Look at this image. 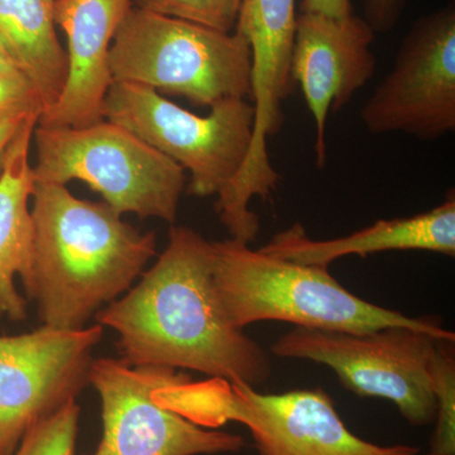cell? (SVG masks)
I'll use <instances>...</instances> for the list:
<instances>
[{
	"label": "cell",
	"instance_id": "6da1fadb",
	"mask_svg": "<svg viewBox=\"0 0 455 455\" xmlns=\"http://www.w3.org/2000/svg\"><path fill=\"white\" fill-rule=\"evenodd\" d=\"M97 323L118 334L116 347L132 366L196 371L253 387L271 376L268 353L230 324L221 307L212 242L188 227L171 228L155 265L99 311Z\"/></svg>",
	"mask_w": 455,
	"mask_h": 455
},
{
	"label": "cell",
	"instance_id": "7a4b0ae2",
	"mask_svg": "<svg viewBox=\"0 0 455 455\" xmlns=\"http://www.w3.org/2000/svg\"><path fill=\"white\" fill-rule=\"evenodd\" d=\"M33 290L44 325L82 329L121 298L157 254L155 232L140 233L106 203L79 199L66 185L35 182Z\"/></svg>",
	"mask_w": 455,
	"mask_h": 455
},
{
	"label": "cell",
	"instance_id": "3957f363",
	"mask_svg": "<svg viewBox=\"0 0 455 455\" xmlns=\"http://www.w3.org/2000/svg\"><path fill=\"white\" fill-rule=\"evenodd\" d=\"M212 281L230 324L286 322L301 328L368 333L407 326L455 339L436 316L410 317L348 291L328 266L301 265L252 250L235 239L212 242Z\"/></svg>",
	"mask_w": 455,
	"mask_h": 455
},
{
	"label": "cell",
	"instance_id": "277c9868",
	"mask_svg": "<svg viewBox=\"0 0 455 455\" xmlns=\"http://www.w3.org/2000/svg\"><path fill=\"white\" fill-rule=\"evenodd\" d=\"M113 83H131L212 108L250 99L252 55L238 32L132 7L109 51Z\"/></svg>",
	"mask_w": 455,
	"mask_h": 455
},
{
	"label": "cell",
	"instance_id": "5b68a950",
	"mask_svg": "<svg viewBox=\"0 0 455 455\" xmlns=\"http://www.w3.org/2000/svg\"><path fill=\"white\" fill-rule=\"evenodd\" d=\"M35 182L82 181L119 214L175 223L185 170L109 121L88 127H36Z\"/></svg>",
	"mask_w": 455,
	"mask_h": 455
},
{
	"label": "cell",
	"instance_id": "8992f818",
	"mask_svg": "<svg viewBox=\"0 0 455 455\" xmlns=\"http://www.w3.org/2000/svg\"><path fill=\"white\" fill-rule=\"evenodd\" d=\"M164 403L200 427L236 421L248 427L259 455H419L409 444L379 445L347 427L323 388L260 394L243 382L176 386Z\"/></svg>",
	"mask_w": 455,
	"mask_h": 455
},
{
	"label": "cell",
	"instance_id": "52a82bcc",
	"mask_svg": "<svg viewBox=\"0 0 455 455\" xmlns=\"http://www.w3.org/2000/svg\"><path fill=\"white\" fill-rule=\"evenodd\" d=\"M103 119L121 125L190 172L188 191L218 196L242 170L252 143L254 106L228 99L208 116L188 112L160 92L131 83H112Z\"/></svg>",
	"mask_w": 455,
	"mask_h": 455
},
{
	"label": "cell",
	"instance_id": "ba28073f",
	"mask_svg": "<svg viewBox=\"0 0 455 455\" xmlns=\"http://www.w3.org/2000/svg\"><path fill=\"white\" fill-rule=\"evenodd\" d=\"M436 339L407 326L359 334L296 326L271 350L331 367L353 394L391 401L407 423L427 427L436 415L429 371Z\"/></svg>",
	"mask_w": 455,
	"mask_h": 455
},
{
	"label": "cell",
	"instance_id": "9c48e42d",
	"mask_svg": "<svg viewBox=\"0 0 455 455\" xmlns=\"http://www.w3.org/2000/svg\"><path fill=\"white\" fill-rule=\"evenodd\" d=\"M175 368L132 366L123 359H92L89 383L101 401L103 436L92 455H200L235 453L244 439L203 429L170 409L160 392L187 385Z\"/></svg>",
	"mask_w": 455,
	"mask_h": 455
},
{
	"label": "cell",
	"instance_id": "30bf717a",
	"mask_svg": "<svg viewBox=\"0 0 455 455\" xmlns=\"http://www.w3.org/2000/svg\"><path fill=\"white\" fill-rule=\"evenodd\" d=\"M372 134L435 140L455 131V4L416 20L361 110Z\"/></svg>",
	"mask_w": 455,
	"mask_h": 455
},
{
	"label": "cell",
	"instance_id": "8fae6325",
	"mask_svg": "<svg viewBox=\"0 0 455 455\" xmlns=\"http://www.w3.org/2000/svg\"><path fill=\"white\" fill-rule=\"evenodd\" d=\"M103 326L0 337V455H12L29 427L76 400L89 385Z\"/></svg>",
	"mask_w": 455,
	"mask_h": 455
},
{
	"label": "cell",
	"instance_id": "7c38bea8",
	"mask_svg": "<svg viewBox=\"0 0 455 455\" xmlns=\"http://www.w3.org/2000/svg\"><path fill=\"white\" fill-rule=\"evenodd\" d=\"M376 32L363 17L337 20L299 13L291 56L293 85L300 86L315 124L316 164L326 160L325 131L331 113L352 101L376 71Z\"/></svg>",
	"mask_w": 455,
	"mask_h": 455
},
{
	"label": "cell",
	"instance_id": "4fadbf2b",
	"mask_svg": "<svg viewBox=\"0 0 455 455\" xmlns=\"http://www.w3.org/2000/svg\"><path fill=\"white\" fill-rule=\"evenodd\" d=\"M132 0H56L55 25L68 38V76L64 89L42 127L82 128L103 121L110 85L109 51Z\"/></svg>",
	"mask_w": 455,
	"mask_h": 455
},
{
	"label": "cell",
	"instance_id": "5bb4252c",
	"mask_svg": "<svg viewBox=\"0 0 455 455\" xmlns=\"http://www.w3.org/2000/svg\"><path fill=\"white\" fill-rule=\"evenodd\" d=\"M263 253L301 265L331 266L347 256L366 257L390 251H427L455 254V197L453 190L442 205L409 218L377 220L352 235L328 241H315L301 223L277 233Z\"/></svg>",
	"mask_w": 455,
	"mask_h": 455
},
{
	"label": "cell",
	"instance_id": "9a60e30c",
	"mask_svg": "<svg viewBox=\"0 0 455 455\" xmlns=\"http://www.w3.org/2000/svg\"><path fill=\"white\" fill-rule=\"evenodd\" d=\"M296 18L295 0H242L235 31L250 44L251 100L260 130L280 127L284 100L295 88L291 56Z\"/></svg>",
	"mask_w": 455,
	"mask_h": 455
},
{
	"label": "cell",
	"instance_id": "2e32d148",
	"mask_svg": "<svg viewBox=\"0 0 455 455\" xmlns=\"http://www.w3.org/2000/svg\"><path fill=\"white\" fill-rule=\"evenodd\" d=\"M38 122L27 125L12 146L0 176V317L20 322L27 301L16 286L22 280L26 293L33 290V223L29 200L35 178L29 149Z\"/></svg>",
	"mask_w": 455,
	"mask_h": 455
},
{
	"label": "cell",
	"instance_id": "e0dca14e",
	"mask_svg": "<svg viewBox=\"0 0 455 455\" xmlns=\"http://www.w3.org/2000/svg\"><path fill=\"white\" fill-rule=\"evenodd\" d=\"M55 2L0 0V36L40 98L42 114L55 106L68 76V56L53 20Z\"/></svg>",
	"mask_w": 455,
	"mask_h": 455
},
{
	"label": "cell",
	"instance_id": "ac0fdd59",
	"mask_svg": "<svg viewBox=\"0 0 455 455\" xmlns=\"http://www.w3.org/2000/svg\"><path fill=\"white\" fill-rule=\"evenodd\" d=\"M429 371L436 403L429 453L455 455V339H436Z\"/></svg>",
	"mask_w": 455,
	"mask_h": 455
},
{
	"label": "cell",
	"instance_id": "d6986e66",
	"mask_svg": "<svg viewBox=\"0 0 455 455\" xmlns=\"http://www.w3.org/2000/svg\"><path fill=\"white\" fill-rule=\"evenodd\" d=\"M80 407L76 400L37 421L12 455H74Z\"/></svg>",
	"mask_w": 455,
	"mask_h": 455
},
{
	"label": "cell",
	"instance_id": "ffe728a7",
	"mask_svg": "<svg viewBox=\"0 0 455 455\" xmlns=\"http://www.w3.org/2000/svg\"><path fill=\"white\" fill-rule=\"evenodd\" d=\"M132 4L217 31L232 33L235 32L242 0H132Z\"/></svg>",
	"mask_w": 455,
	"mask_h": 455
},
{
	"label": "cell",
	"instance_id": "44dd1931",
	"mask_svg": "<svg viewBox=\"0 0 455 455\" xmlns=\"http://www.w3.org/2000/svg\"><path fill=\"white\" fill-rule=\"evenodd\" d=\"M41 110L22 109L0 113V176L4 170L5 161L12 146L27 125L40 121Z\"/></svg>",
	"mask_w": 455,
	"mask_h": 455
},
{
	"label": "cell",
	"instance_id": "7402d4cb",
	"mask_svg": "<svg viewBox=\"0 0 455 455\" xmlns=\"http://www.w3.org/2000/svg\"><path fill=\"white\" fill-rule=\"evenodd\" d=\"M407 0H364V20L376 33L391 32L403 17Z\"/></svg>",
	"mask_w": 455,
	"mask_h": 455
},
{
	"label": "cell",
	"instance_id": "603a6c76",
	"mask_svg": "<svg viewBox=\"0 0 455 455\" xmlns=\"http://www.w3.org/2000/svg\"><path fill=\"white\" fill-rule=\"evenodd\" d=\"M22 109H37L42 114L44 108L35 90L26 82L0 79V113Z\"/></svg>",
	"mask_w": 455,
	"mask_h": 455
},
{
	"label": "cell",
	"instance_id": "cb8c5ba5",
	"mask_svg": "<svg viewBox=\"0 0 455 455\" xmlns=\"http://www.w3.org/2000/svg\"><path fill=\"white\" fill-rule=\"evenodd\" d=\"M300 13L322 14V16L343 20L352 16L350 0H301Z\"/></svg>",
	"mask_w": 455,
	"mask_h": 455
},
{
	"label": "cell",
	"instance_id": "d4e9b609",
	"mask_svg": "<svg viewBox=\"0 0 455 455\" xmlns=\"http://www.w3.org/2000/svg\"><path fill=\"white\" fill-rule=\"evenodd\" d=\"M0 79L27 82L25 74L20 70L16 60L9 51L7 44L0 36ZM29 84V83H28Z\"/></svg>",
	"mask_w": 455,
	"mask_h": 455
},
{
	"label": "cell",
	"instance_id": "484cf974",
	"mask_svg": "<svg viewBox=\"0 0 455 455\" xmlns=\"http://www.w3.org/2000/svg\"><path fill=\"white\" fill-rule=\"evenodd\" d=\"M419 455H421V454H419ZM423 455H431L430 453H427V454H423Z\"/></svg>",
	"mask_w": 455,
	"mask_h": 455
}]
</instances>
